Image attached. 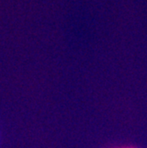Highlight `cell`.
Returning a JSON list of instances; mask_svg holds the SVG:
<instances>
[{
	"instance_id": "obj_1",
	"label": "cell",
	"mask_w": 147,
	"mask_h": 148,
	"mask_svg": "<svg viewBox=\"0 0 147 148\" xmlns=\"http://www.w3.org/2000/svg\"><path fill=\"white\" fill-rule=\"evenodd\" d=\"M120 148H136V147H132V146H129V147H120Z\"/></svg>"
}]
</instances>
